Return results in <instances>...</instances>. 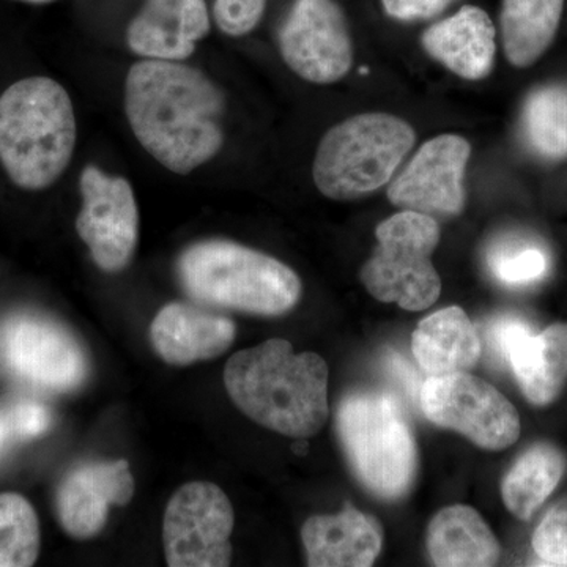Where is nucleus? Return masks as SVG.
<instances>
[{"label":"nucleus","instance_id":"20","mask_svg":"<svg viewBox=\"0 0 567 567\" xmlns=\"http://www.w3.org/2000/svg\"><path fill=\"white\" fill-rule=\"evenodd\" d=\"M412 349L429 377L468 371L483 352L475 323L458 306L425 317L412 336Z\"/></svg>","mask_w":567,"mask_h":567},{"label":"nucleus","instance_id":"12","mask_svg":"<svg viewBox=\"0 0 567 567\" xmlns=\"http://www.w3.org/2000/svg\"><path fill=\"white\" fill-rule=\"evenodd\" d=\"M279 50L286 65L312 84H333L352 69L349 24L334 0H297L284 22Z\"/></svg>","mask_w":567,"mask_h":567},{"label":"nucleus","instance_id":"29","mask_svg":"<svg viewBox=\"0 0 567 567\" xmlns=\"http://www.w3.org/2000/svg\"><path fill=\"white\" fill-rule=\"evenodd\" d=\"M267 0H216L213 18L221 32L244 37L262 20Z\"/></svg>","mask_w":567,"mask_h":567},{"label":"nucleus","instance_id":"17","mask_svg":"<svg viewBox=\"0 0 567 567\" xmlns=\"http://www.w3.org/2000/svg\"><path fill=\"white\" fill-rule=\"evenodd\" d=\"M237 327L229 317L189 303L159 309L151 327V341L164 363L189 365L221 357L235 341Z\"/></svg>","mask_w":567,"mask_h":567},{"label":"nucleus","instance_id":"11","mask_svg":"<svg viewBox=\"0 0 567 567\" xmlns=\"http://www.w3.org/2000/svg\"><path fill=\"white\" fill-rule=\"evenodd\" d=\"M82 208L76 230L93 262L118 274L132 262L140 240V212L130 182L85 166L80 178Z\"/></svg>","mask_w":567,"mask_h":567},{"label":"nucleus","instance_id":"27","mask_svg":"<svg viewBox=\"0 0 567 567\" xmlns=\"http://www.w3.org/2000/svg\"><path fill=\"white\" fill-rule=\"evenodd\" d=\"M51 423L50 409L41 402L21 399L0 405V457L18 443L50 431Z\"/></svg>","mask_w":567,"mask_h":567},{"label":"nucleus","instance_id":"10","mask_svg":"<svg viewBox=\"0 0 567 567\" xmlns=\"http://www.w3.org/2000/svg\"><path fill=\"white\" fill-rule=\"evenodd\" d=\"M233 503L212 483H188L167 503L163 546L171 567H224L233 559Z\"/></svg>","mask_w":567,"mask_h":567},{"label":"nucleus","instance_id":"15","mask_svg":"<svg viewBox=\"0 0 567 567\" xmlns=\"http://www.w3.org/2000/svg\"><path fill=\"white\" fill-rule=\"evenodd\" d=\"M134 488L132 470L123 458L78 466L59 486V520L71 537L91 539L106 525L112 506L132 502Z\"/></svg>","mask_w":567,"mask_h":567},{"label":"nucleus","instance_id":"9","mask_svg":"<svg viewBox=\"0 0 567 567\" xmlns=\"http://www.w3.org/2000/svg\"><path fill=\"white\" fill-rule=\"evenodd\" d=\"M0 368L47 393H69L89 375L87 354L69 330L47 317H11L0 334Z\"/></svg>","mask_w":567,"mask_h":567},{"label":"nucleus","instance_id":"23","mask_svg":"<svg viewBox=\"0 0 567 567\" xmlns=\"http://www.w3.org/2000/svg\"><path fill=\"white\" fill-rule=\"evenodd\" d=\"M566 465L565 454L551 443H535L525 450L503 477L507 511L520 520H529L558 487Z\"/></svg>","mask_w":567,"mask_h":567},{"label":"nucleus","instance_id":"19","mask_svg":"<svg viewBox=\"0 0 567 567\" xmlns=\"http://www.w3.org/2000/svg\"><path fill=\"white\" fill-rule=\"evenodd\" d=\"M425 52L457 76L481 81L495 62V25L480 7L464 6L454 17L431 25L423 35Z\"/></svg>","mask_w":567,"mask_h":567},{"label":"nucleus","instance_id":"1","mask_svg":"<svg viewBox=\"0 0 567 567\" xmlns=\"http://www.w3.org/2000/svg\"><path fill=\"white\" fill-rule=\"evenodd\" d=\"M224 95L203 71L144 59L126 74L125 112L137 142L171 173L188 175L224 144Z\"/></svg>","mask_w":567,"mask_h":567},{"label":"nucleus","instance_id":"31","mask_svg":"<svg viewBox=\"0 0 567 567\" xmlns=\"http://www.w3.org/2000/svg\"><path fill=\"white\" fill-rule=\"evenodd\" d=\"M21 2H28V3H50V2H54V0H21Z\"/></svg>","mask_w":567,"mask_h":567},{"label":"nucleus","instance_id":"13","mask_svg":"<svg viewBox=\"0 0 567 567\" xmlns=\"http://www.w3.org/2000/svg\"><path fill=\"white\" fill-rule=\"evenodd\" d=\"M472 147L465 137L442 134L421 145L388 185V199L402 210L458 215L465 207L464 178Z\"/></svg>","mask_w":567,"mask_h":567},{"label":"nucleus","instance_id":"18","mask_svg":"<svg viewBox=\"0 0 567 567\" xmlns=\"http://www.w3.org/2000/svg\"><path fill=\"white\" fill-rule=\"evenodd\" d=\"M308 566L368 567L379 558L383 529L374 516L347 503L336 516H312L301 528Z\"/></svg>","mask_w":567,"mask_h":567},{"label":"nucleus","instance_id":"30","mask_svg":"<svg viewBox=\"0 0 567 567\" xmlns=\"http://www.w3.org/2000/svg\"><path fill=\"white\" fill-rule=\"evenodd\" d=\"M456 0H382L383 9L399 21L431 20Z\"/></svg>","mask_w":567,"mask_h":567},{"label":"nucleus","instance_id":"6","mask_svg":"<svg viewBox=\"0 0 567 567\" xmlns=\"http://www.w3.org/2000/svg\"><path fill=\"white\" fill-rule=\"evenodd\" d=\"M415 130L383 112L354 115L328 130L316 152L312 177L333 200H352L385 186L412 152Z\"/></svg>","mask_w":567,"mask_h":567},{"label":"nucleus","instance_id":"3","mask_svg":"<svg viewBox=\"0 0 567 567\" xmlns=\"http://www.w3.org/2000/svg\"><path fill=\"white\" fill-rule=\"evenodd\" d=\"M76 147L69 92L51 78H28L0 96V162L11 182L39 192L65 173Z\"/></svg>","mask_w":567,"mask_h":567},{"label":"nucleus","instance_id":"16","mask_svg":"<svg viewBox=\"0 0 567 567\" xmlns=\"http://www.w3.org/2000/svg\"><path fill=\"white\" fill-rule=\"evenodd\" d=\"M205 0H147L126 29L130 50L142 59L182 62L210 32Z\"/></svg>","mask_w":567,"mask_h":567},{"label":"nucleus","instance_id":"4","mask_svg":"<svg viewBox=\"0 0 567 567\" xmlns=\"http://www.w3.org/2000/svg\"><path fill=\"white\" fill-rule=\"evenodd\" d=\"M178 279L194 300L256 316H281L301 297L292 268L229 240L189 246L177 262Z\"/></svg>","mask_w":567,"mask_h":567},{"label":"nucleus","instance_id":"25","mask_svg":"<svg viewBox=\"0 0 567 567\" xmlns=\"http://www.w3.org/2000/svg\"><path fill=\"white\" fill-rule=\"evenodd\" d=\"M40 554L39 517L18 494L0 495V567L35 565Z\"/></svg>","mask_w":567,"mask_h":567},{"label":"nucleus","instance_id":"24","mask_svg":"<svg viewBox=\"0 0 567 567\" xmlns=\"http://www.w3.org/2000/svg\"><path fill=\"white\" fill-rule=\"evenodd\" d=\"M525 137L543 158H567V92L546 85L529 93L522 115Z\"/></svg>","mask_w":567,"mask_h":567},{"label":"nucleus","instance_id":"5","mask_svg":"<svg viewBox=\"0 0 567 567\" xmlns=\"http://www.w3.org/2000/svg\"><path fill=\"white\" fill-rule=\"evenodd\" d=\"M339 440L354 476L382 499L406 495L415 483L416 443L394 395L357 391L336 416Z\"/></svg>","mask_w":567,"mask_h":567},{"label":"nucleus","instance_id":"7","mask_svg":"<svg viewBox=\"0 0 567 567\" xmlns=\"http://www.w3.org/2000/svg\"><path fill=\"white\" fill-rule=\"evenodd\" d=\"M377 246L361 270L368 292L382 303L423 311L439 300L442 279L432 264L439 223L425 213L402 210L380 223Z\"/></svg>","mask_w":567,"mask_h":567},{"label":"nucleus","instance_id":"28","mask_svg":"<svg viewBox=\"0 0 567 567\" xmlns=\"http://www.w3.org/2000/svg\"><path fill=\"white\" fill-rule=\"evenodd\" d=\"M532 546L544 565L567 567V496L547 511L533 533Z\"/></svg>","mask_w":567,"mask_h":567},{"label":"nucleus","instance_id":"14","mask_svg":"<svg viewBox=\"0 0 567 567\" xmlns=\"http://www.w3.org/2000/svg\"><path fill=\"white\" fill-rule=\"evenodd\" d=\"M496 357L513 368L522 393L536 406L551 404L567 383V323L535 333L517 317L492 322L487 333Z\"/></svg>","mask_w":567,"mask_h":567},{"label":"nucleus","instance_id":"2","mask_svg":"<svg viewBox=\"0 0 567 567\" xmlns=\"http://www.w3.org/2000/svg\"><path fill=\"white\" fill-rule=\"evenodd\" d=\"M224 385L249 420L278 434L305 440L327 423V363L317 353H295L284 339L233 354Z\"/></svg>","mask_w":567,"mask_h":567},{"label":"nucleus","instance_id":"8","mask_svg":"<svg viewBox=\"0 0 567 567\" xmlns=\"http://www.w3.org/2000/svg\"><path fill=\"white\" fill-rule=\"evenodd\" d=\"M425 417L487 451H503L520 436L516 406L486 380L468 374L432 375L420 390Z\"/></svg>","mask_w":567,"mask_h":567},{"label":"nucleus","instance_id":"21","mask_svg":"<svg viewBox=\"0 0 567 567\" xmlns=\"http://www.w3.org/2000/svg\"><path fill=\"white\" fill-rule=\"evenodd\" d=\"M429 557L442 567L495 566L502 547L486 520L473 507L447 506L427 528Z\"/></svg>","mask_w":567,"mask_h":567},{"label":"nucleus","instance_id":"22","mask_svg":"<svg viewBox=\"0 0 567 567\" xmlns=\"http://www.w3.org/2000/svg\"><path fill=\"white\" fill-rule=\"evenodd\" d=\"M565 0H503L502 41L507 61L527 69L557 35Z\"/></svg>","mask_w":567,"mask_h":567},{"label":"nucleus","instance_id":"26","mask_svg":"<svg viewBox=\"0 0 567 567\" xmlns=\"http://www.w3.org/2000/svg\"><path fill=\"white\" fill-rule=\"evenodd\" d=\"M487 260L495 278L514 287L540 281L550 267L543 246L525 240H507L495 245Z\"/></svg>","mask_w":567,"mask_h":567}]
</instances>
